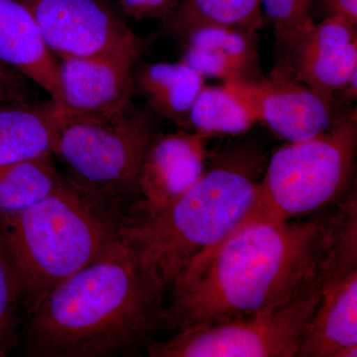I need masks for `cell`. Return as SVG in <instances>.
I'll list each match as a JSON object with an SVG mask.
<instances>
[{
  "label": "cell",
  "mask_w": 357,
  "mask_h": 357,
  "mask_svg": "<svg viewBox=\"0 0 357 357\" xmlns=\"http://www.w3.org/2000/svg\"><path fill=\"white\" fill-rule=\"evenodd\" d=\"M333 211L256 218L198 256L174 279L168 324L178 331L252 316L285 304L318 274Z\"/></svg>",
  "instance_id": "1"
},
{
  "label": "cell",
  "mask_w": 357,
  "mask_h": 357,
  "mask_svg": "<svg viewBox=\"0 0 357 357\" xmlns=\"http://www.w3.org/2000/svg\"><path fill=\"white\" fill-rule=\"evenodd\" d=\"M168 288L117 234L96 261L31 304L26 351L40 357L121 356L151 344L168 324Z\"/></svg>",
  "instance_id": "2"
},
{
  "label": "cell",
  "mask_w": 357,
  "mask_h": 357,
  "mask_svg": "<svg viewBox=\"0 0 357 357\" xmlns=\"http://www.w3.org/2000/svg\"><path fill=\"white\" fill-rule=\"evenodd\" d=\"M267 160L252 143L218 154L174 203L121 223L119 236L139 250L169 290L195 258L263 218L258 194Z\"/></svg>",
  "instance_id": "3"
},
{
  "label": "cell",
  "mask_w": 357,
  "mask_h": 357,
  "mask_svg": "<svg viewBox=\"0 0 357 357\" xmlns=\"http://www.w3.org/2000/svg\"><path fill=\"white\" fill-rule=\"evenodd\" d=\"M0 218V239L31 304L100 258L119 227L63 178L38 203Z\"/></svg>",
  "instance_id": "4"
},
{
  "label": "cell",
  "mask_w": 357,
  "mask_h": 357,
  "mask_svg": "<svg viewBox=\"0 0 357 357\" xmlns=\"http://www.w3.org/2000/svg\"><path fill=\"white\" fill-rule=\"evenodd\" d=\"M357 149L356 109L311 139L287 142L267 160L259 210L268 220H297L337 206L351 189Z\"/></svg>",
  "instance_id": "5"
},
{
  "label": "cell",
  "mask_w": 357,
  "mask_h": 357,
  "mask_svg": "<svg viewBox=\"0 0 357 357\" xmlns=\"http://www.w3.org/2000/svg\"><path fill=\"white\" fill-rule=\"evenodd\" d=\"M157 136L151 115L133 107L115 119L63 121L52 154L64 164L67 182L96 201L137 192L141 167Z\"/></svg>",
  "instance_id": "6"
},
{
  "label": "cell",
  "mask_w": 357,
  "mask_h": 357,
  "mask_svg": "<svg viewBox=\"0 0 357 357\" xmlns=\"http://www.w3.org/2000/svg\"><path fill=\"white\" fill-rule=\"evenodd\" d=\"M321 273L295 297L269 311L178 331L152 342L151 357H298L321 297Z\"/></svg>",
  "instance_id": "7"
},
{
  "label": "cell",
  "mask_w": 357,
  "mask_h": 357,
  "mask_svg": "<svg viewBox=\"0 0 357 357\" xmlns=\"http://www.w3.org/2000/svg\"><path fill=\"white\" fill-rule=\"evenodd\" d=\"M321 273V297L298 357H338L344 349L357 345L356 185L335 206Z\"/></svg>",
  "instance_id": "8"
},
{
  "label": "cell",
  "mask_w": 357,
  "mask_h": 357,
  "mask_svg": "<svg viewBox=\"0 0 357 357\" xmlns=\"http://www.w3.org/2000/svg\"><path fill=\"white\" fill-rule=\"evenodd\" d=\"M21 1L59 59L100 57L142 48L140 39L107 0Z\"/></svg>",
  "instance_id": "9"
},
{
  "label": "cell",
  "mask_w": 357,
  "mask_h": 357,
  "mask_svg": "<svg viewBox=\"0 0 357 357\" xmlns=\"http://www.w3.org/2000/svg\"><path fill=\"white\" fill-rule=\"evenodd\" d=\"M281 70L311 89L330 105L357 73L356 26L340 17L312 23L276 46Z\"/></svg>",
  "instance_id": "10"
},
{
  "label": "cell",
  "mask_w": 357,
  "mask_h": 357,
  "mask_svg": "<svg viewBox=\"0 0 357 357\" xmlns=\"http://www.w3.org/2000/svg\"><path fill=\"white\" fill-rule=\"evenodd\" d=\"M225 86L245 102L281 139L299 142L328 130L340 115L304 84L273 69L269 76L250 82H229Z\"/></svg>",
  "instance_id": "11"
},
{
  "label": "cell",
  "mask_w": 357,
  "mask_h": 357,
  "mask_svg": "<svg viewBox=\"0 0 357 357\" xmlns=\"http://www.w3.org/2000/svg\"><path fill=\"white\" fill-rule=\"evenodd\" d=\"M142 48L93 58L60 60L63 98L61 114L67 119H109L132 109V68Z\"/></svg>",
  "instance_id": "12"
},
{
  "label": "cell",
  "mask_w": 357,
  "mask_h": 357,
  "mask_svg": "<svg viewBox=\"0 0 357 357\" xmlns=\"http://www.w3.org/2000/svg\"><path fill=\"white\" fill-rule=\"evenodd\" d=\"M206 139L183 129L155 138L138 178L140 215L163 210L196 183L206 169Z\"/></svg>",
  "instance_id": "13"
},
{
  "label": "cell",
  "mask_w": 357,
  "mask_h": 357,
  "mask_svg": "<svg viewBox=\"0 0 357 357\" xmlns=\"http://www.w3.org/2000/svg\"><path fill=\"white\" fill-rule=\"evenodd\" d=\"M0 62L36 84L58 105L62 102L60 60L21 0H0Z\"/></svg>",
  "instance_id": "14"
},
{
  "label": "cell",
  "mask_w": 357,
  "mask_h": 357,
  "mask_svg": "<svg viewBox=\"0 0 357 357\" xmlns=\"http://www.w3.org/2000/svg\"><path fill=\"white\" fill-rule=\"evenodd\" d=\"M182 62L203 77L225 83L250 82L262 77L256 48L257 34L220 25L195 28L183 37Z\"/></svg>",
  "instance_id": "15"
},
{
  "label": "cell",
  "mask_w": 357,
  "mask_h": 357,
  "mask_svg": "<svg viewBox=\"0 0 357 357\" xmlns=\"http://www.w3.org/2000/svg\"><path fill=\"white\" fill-rule=\"evenodd\" d=\"M63 121L52 98L0 105V165L52 154Z\"/></svg>",
  "instance_id": "16"
},
{
  "label": "cell",
  "mask_w": 357,
  "mask_h": 357,
  "mask_svg": "<svg viewBox=\"0 0 357 357\" xmlns=\"http://www.w3.org/2000/svg\"><path fill=\"white\" fill-rule=\"evenodd\" d=\"M134 84L154 112L189 130L190 112L204 86V77L182 61L154 63L138 70Z\"/></svg>",
  "instance_id": "17"
},
{
  "label": "cell",
  "mask_w": 357,
  "mask_h": 357,
  "mask_svg": "<svg viewBox=\"0 0 357 357\" xmlns=\"http://www.w3.org/2000/svg\"><path fill=\"white\" fill-rule=\"evenodd\" d=\"M263 23L261 0H180L159 36L184 37L195 28L220 25L257 34Z\"/></svg>",
  "instance_id": "18"
},
{
  "label": "cell",
  "mask_w": 357,
  "mask_h": 357,
  "mask_svg": "<svg viewBox=\"0 0 357 357\" xmlns=\"http://www.w3.org/2000/svg\"><path fill=\"white\" fill-rule=\"evenodd\" d=\"M51 155L0 165V217L27 210L60 184Z\"/></svg>",
  "instance_id": "19"
},
{
  "label": "cell",
  "mask_w": 357,
  "mask_h": 357,
  "mask_svg": "<svg viewBox=\"0 0 357 357\" xmlns=\"http://www.w3.org/2000/svg\"><path fill=\"white\" fill-rule=\"evenodd\" d=\"M256 122L245 102L225 84L204 86L190 112L189 131L206 137L215 134L239 135L248 132Z\"/></svg>",
  "instance_id": "20"
},
{
  "label": "cell",
  "mask_w": 357,
  "mask_h": 357,
  "mask_svg": "<svg viewBox=\"0 0 357 357\" xmlns=\"http://www.w3.org/2000/svg\"><path fill=\"white\" fill-rule=\"evenodd\" d=\"M311 3V0H261L262 11L273 26L277 42L292 38L312 24Z\"/></svg>",
  "instance_id": "21"
},
{
  "label": "cell",
  "mask_w": 357,
  "mask_h": 357,
  "mask_svg": "<svg viewBox=\"0 0 357 357\" xmlns=\"http://www.w3.org/2000/svg\"><path fill=\"white\" fill-rule=\"evenodd\" d=\"M20 282L0 239V356L6 354L15 318Z\"/></svg>",
  "instance_id": "22"
},
{
  "label": "cell",
  "mask_w": 357,
  "mask_h": 357,
  "mask_svg": "<svg viewBox=\"0 0 357 357\" xmlns=\"http://www.w3.org/2000/svg\"><path fill=\"white\" fill-rule=\"evenodd\" d=\"M180 0H119L122 11L133 20L168 18Z\"/></svg>",
  "instance_id": "23"
},
{
  "label": "cell",
  "mask_w": 357,
  "mask_h": 357,
  "mask_svg": "<svg viewBox=\"0 0 357 357\" xmlns=\"http://www.w3.org/2000/svg\"><path fill=\"white\" fill-rule=\"evenodd\" d=\"M0 86L20 102H30L26 79L17 72L0 62Z\"/></svg>",
  "instance_id": "24"
},
{
  "label": "cell",
  "mask_w": 357,
  "mask_h": 357,
  "mask_svg": "<svg viewBox=\"0 0 357 357\" xmlns=\"http://www.w3.org/2000/svg\"><path fill=\"white\" fill-rule=\"evenodd\" d=\"M324 18L340 17L357 24V0H319Z\"/></svg>",
  "instance_id": "25"
},
{
  "label": "cell",
  "mask_w": 357,
  "mask_h": 357,
  "mask_svg": "<svg viewBox=\"0 0 357 357\" xmlns=\"http://www.w3.org/2000/svg\"><path fill=\"white\" fill-rule=\"evenodd\" d=\"M357 73L356 75H354V77H351V81L347 83V86H344L342 91H340L342 93V98L345 100H349V102H352V100H356L357 96Z\"/></svg>",
  "instance_id": "26"
},
{
  "label": "cell",
  "mask_w": 357,
  "mask_h": 357,
  "mask_svg": "<svg viewBox=\"0 0 357 357\" xmlns=\"http://www.w3.org/2000/svg\"><path fill=\"white\" fill-rule=\"evenodd\" d=\"M10 102H20L18 100L15 96L11 95L10 93L0 86V105H4V103H10Z\"/></svg>",
  "instance_id": "27"
},
{
  "label": "cell",
  "mask_w": 357,
  "mask_h": 357,
  "mask_svg": "<svg viewBox=\"0 0 357 357\" xmlns=\"http://www.w3.org/2000/svg\"><path fill=\"white\" fill-rule=\"evenodd\" d=\"M311 1H312V0H311Z\"/></svg>",
  "instance_id": "28"
}]
</instances>
